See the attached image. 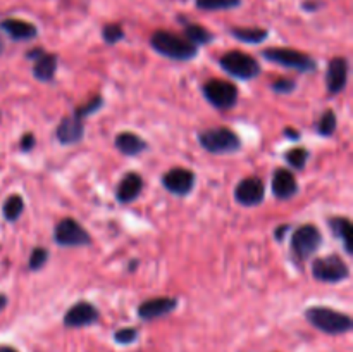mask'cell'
<instances>
[{
    "instance_id": "6da1fadb",
    "label": "cell",
    "mask_w": 353,
    "mask_h": 352,
    "mask_svg": "<svg viewBox=\"0 0 353 352\" xmlns=\"http://www.w3.org/2000/svg\"><path fill=\"white\" fill-rule=\"evenodd\" d=\"M150 45L157 54L172 59V61H192L199 55V47L190 43L186 38L165 30L154 31V35L150 37Z\"/></svg>"
},
{
    "instance_id": "7a4b0ae2",
    "label": "cell",
    "mask_w": 353,
    "mask_h": 352,
    "mask_svg": "<svg viewBox=\"0 0 353 352\" xmlns=\"http://www.w3.org/2000/svg\"><path fill=\"white\" fill-rule=\"evenodd\" d=\"M305 320L327 335H343L353 328V321L348 314L331 309L326 306H312L305 311Z\"/></svg>"
},
{
    "instance_id": "3957f363",
    "label": "cell",
    "mask_w": 353,
    "mask_h": 352,
    "mask_svg": "<svg viewBox=\"0 0 353 352\" xmlns=\"http://www.w3.org/2000/svg\"><path fill=\"white\" fill-rule=\"evenodd\" d=\"M199 144L210 154H233L241 148V138L226 126H216L199 133Z\"/></svg>"
},
{
    "instance_id": "277c9868",
    "label": "cell",
    "mask_w": 353,
    "mask_h": 352,
    "mask_svg": "<svg viewBox=\"0 0 353 352\" xmlns=\"http://www.w3.org/2000/svg\"><path fill=\"white\" fill-rule=\"evenodd\" d=\"M262 57L269 62L283 66V68L295 69L299 72H312L317 69V62L309 54L296 48L272 47L262 50Z\"/></svg>"
},
{
    "instance_id": "5b68a950",
    "label": "cell",
    "mask_w": 353,
    "mask_h": 352,
    "mask_svg": "<svg viewBox=\"0 0 353 352\" xmlns=\"http://www.w3.org/2000/svg\"><path fill=\"white\" fill-rule=\"evenodd\" d=\"M219 64L228 75L238 79H245V81H250L261 75V64L257 62V59L241 50L226 52L219 59Z\"/></svg>"
},
{
    "instance_id": "8992f818",
    "label": "cell",
    "mask_w": 353,
    "mask_h": 352,
    "mask_svg": "<svg viewBox=\"0 0 353 352\" xmlns=\"http://www.w3.org/2000/svg\"><path fill=\"white\" fill-rule=\"evenodd\" d=\"M202 93L207 102L219 110H230L238 102V86L233 81L212 78L203 83Z\"/></svg>"
},
{
    "instance_id": "52a82bcc",
    "label": "cell",
    "mask_w": 353,
    "mask_h": 352,
    "mask_svg": "<svg viewBox=\"0 0 353 352\" xmlns=\"http://www.w3.org/2000/svg\"><path fill=\"white\" fill-rule=\"evenodd\" d=\"M323 245V233L316 224H302L293 231L292 254L296 261L305 262Z\"/></svg>"
},
{
    "instance_id": "ba28073f",
    "label": "cell",
    "mask_w": 353,
    "mask_h": 352,
    "mask_svg": "<svg viewBox=\"0 0 353 352\" xmlns=\"http://www.w3.org/2000/svg\"><path fill=\"white\" fill-rule=\"evenodd\" d=\"M312 276L323 283H341L350 278V266L340 255L330 254L312 261Z\"/></svg>"
},
{
    "instance_id": "9c48e42d",
    "label": "cell",
    "mask_w": 353,
    "mask_h": 352,
    "mask_svg": "<svg viewBox=\"0 0 353 352\" xmlns=\"http://www.w3.org/2000/svg\"><path fill=\"white\" fill-rule=\"evenodd\" d=\"M54 240L61 247H85L92 244V237L85 226L72 217H64L59 221L54 230Z\"/></svg>"
},
{
    "instance_id": "30bf717a",
    "label": "cell",
    "mask_w": 353,
    "mask_h": 352,
    "mask_svg": "<svg viewBox=\"0 0 353 352\" xmlns=\"http://www.w3.org/2000/svg\"><path fill=\"white\" fill-rule=\"evenodd\" d=\"M28 59L33 61V76L38 81L48 83L55 78L59 64V55L52 52H45L43 48H31L26 54Z\"/></svg>"
},
{
    "instance_id": "8fae6325",
    "label": "cell",
    "mask_w": 353,
    "mask_h": 352,
    "mask_svg": "<svg viewBox=\"0 0 353 352\" xmlns=\"http://www.w3.org/2000/svg\"><path fill=\"white\" fill-rule=\"evenodd\" d=\"M265 199V185L261 178L257 176H248L243 178L234 188V200L240 206L254 207L262 204Z\"/></svg>"
},
{
    "instance_id": "7c38bea8",
    "label": "cell",
    "mask_w": 353,
    "mask_h": 352,
    "mask_svg": "<svg viewBox=\"0 0 353 352\" xmlns=\"http://www.w3.org/2000/svg\"><path fill=\"white\" fill-rule=\"evenodd\" d=\"M195 173L186 168H172L162 176V185H164V188L179 197L188 195L193 190V186H195Z\"/></svg>"
},
{
    "instance_id": "4fadbf2b",
    "label": "cell",
    "mask_w": 353,
    "mask_h": 352,
    "mask_svg": "<svg viewBox=\"0 0 353 352\" xmlns=\"http://www.w3.org/2000/svg\"><path fill=\"white\" fill-rule=\"evenodd\" d=\"M100 313L92 302L88 300H79V302L72 304L68 309V313L64 314V326L68 328H83L90 326V324H95L99 321Z\"/></svg>"
},
{
    "instance_id": "5bb4252c",
    "label": "cell",
    "mask_w": 353,
    "mask_h": 352,
    "mask_svg": "<svg viewBox=\"0 0 353 352\" xmlns=\"http://www.w3.org/2000/svg\"><path fill=\"white\" fill-rule=\"evenodd\" d=\"M348 71H350V64L347 57L340 55V57L331 59L326 72V86L331 95H338L347 88Z\"/></svg>"
},
{
    "instance_id": "9a60e30c",
    "label": "cell",
    "mask_w": 353,
    "mask_h": 352,
    "mask_svg": "<svg viewBox=\"0 0 353 352\" xmlns=\"http://www.w3.org/2000/svg\"><path fill=\"white\" fill-rule=\"evenodd\" d=\"M176 307H178V299L174 297H154V299L143 300L138 306V316L143 321H154L157 317L168 316Z\"/></svg>"
},
{
    "instance_id": "2e32d148",
    "label": "cell",
    "mask_w": 353,
    "mask_h": 352,
    "mask_svg": "<svg viewBox=\"0 0 353 352\" xmlns=\"http://www.w3.org/2000/svg\"><path fill=\"white\" fill-rule=\"evenodd\" d=\"M83 135H85V123L76 114L62 117L57 130H55V137L62 145L79 144L83 140Z\"/></svg>"
},
{
    "instance_id": "e0dca14e",
    "label": "cell",
    "mask_w": 353,
    "mask_h": 352,
    "mask_svg": "<svg viewBox=\"0 0 353 352\" xmlns=\"http://www.w3.org/2000/svg\"><path fill=\"white\" fill-rule=\"evenodd\" d=\"M272 193L276 199L288 200L299 193V183L290 169L278 168L272 176Z\"/></svg>"
},
{
    "instance_id": "ac0fdd59",
    "label": "cell",
    "mask_w": 353,
    "mask_h": 352,
    "mask_svg": "<svg viewBox=\"0 0 353 352\" xmlns=\"http://www.w3.org/2000/svg\"><path fill=\"white\" fill-rule=\"evenodd\" d=\"M0 30L6 31L16 41H28L38 37V28L33 23L16 19V17H7V19L0 21Z\"/></svg>"
},
{
    "instance_id": "d6986e66",
    "label": "cell",
    "mask_w": 353,
    "mask_h": 352,
    "mask_svg": "<svg viewBox=\"0 0 353 352\" xmlns=\"http://www.w3.org/2000/svg\"><path fill=\"white\" fill-rule=\"evenodd\" d=\"M143 190V178H141L138 173L130 171L123 176V179L119 182L116 188V199L119 200L121 204L133 202L138 195Z\"/></svg>"
},
{
    "instance_id": "ffe728a7",
    "label": "cell",
    "mask_w": 353,
    "mask_h": 352,
    "mask_svg": "<svg viewBox=\"0 0 353 352\" xmlns=\"http://www.w3.org/2000/svg\"><path fill=\"white\" fill-rule=\"evenodd\" d=\"M114 145L124 155H138L148 148L147 141L140 135L133 133V131H121V133H117Z\"/></svg>"
},
{
    "instance_id": "44dd1931",
    "label": "cell",
    "mask_w": 353,
    "mask_h": 352,
    "mask_svg": "<svg viewBox=\"0 0 353 352\" xmlns=\"http://www.w3.org/2000/svg\"><path fill=\"white\" fill-rule=\"evenodd\" d=\"M330 228L333 231V235L336 238H340L343 242V247L347 251V254H353V247H352V233H353V226L352 221L348 219L347 216H333L330 221Z\"/></svg>"
},
{
    "instance_id": "7402d4cb",
    "label": "cell",
    "mask_w": 353,
    "mask_h": 352,
    "mask_svg": "<svg viewBox=\"0 0 353 352\" xmlns=\"http://www.w3.org/2000/svg\"><path fill=\"white\" fill-rule=\"evenodd\" d=\"M183 33H185V37L183 38H186V40H188L192 45H195V47H199V45L212 43L214 38H216L212 35V31H209L205 26L196 23H186Z\"/></svg>"
},
{
    "instance_id": "603a6c76",
    "label": "cell",
    "mask_w": 353,
    "mask_h": 352,
    "mask_svg": "<svg viewBox=\"0 0 353 352\" xmlns=\"http://www.w3.org/2000/svg\"><path fill=\"white\" fill-rule=\"evenodd\" d=\"M230 33L233 35V38H236L238 41H243V43H262L269 37V31L264 28L234 26L231 28Z\"/></svg>"
},
{
    "instance_id": "cb8c5ba5",
    "label": "cell",
    "mask_w": 353,
    "mask_h": 352,
    "mask_svg": "<svg viewBox=\"0 0 353 352\" xmlns=\"http://www.w3.org/2000/svg\"><path fill=\"white\" fill-rule=\"evenodd\" d=\"M23 211H24L23 197L17 195V193L7 197L6 202H3V207H2L3 217H6L7 221H10V223L17 221L19 219L21 214H23Z\"/></svg>"
},
{
    "instance_id": "d4e9b609",
    "label": "cell",
    "mask_w": 353,
    "mask_h": 352,
    "mask_svg": "<svg viewBox=\"0 0 353 352\" xmlns=\"http://www.w3.org/2000/svg\"><path fill=\"white\" fill-rule=\"evenodd\" d=\"M309 157H310V152H309V148H305V147H293L285 154L286 162H288L293 169H299V171L300 169L305 168Z\"/></svg>"
},
{
    "instance_id": "484cf974",
    "label": "cell",
    "mask_w": 353,
    "mask_h": 352,
    "mask_svg": "<svg viewBox=\"0 0 353 352\" xmlns=\"http://www.w3.org/2000/svg\"><path fill=\"white\" fill-rule=\"evenodd\" d=\"M336 126H338V119L334 110L333 109L324 110L319 123H317V131H319L321 137H333V133L336 131Z\"/></svg>"
},
{
    "instance_id": "4316f807",
    "label": "cell",
    "mask_w": 353,
    "mask_h": 352,
    "mask_svg": "<svg viewBox=\"0 0 353 352\" xmlns=\"http://www.w3.org/2000/svg\"><path fill=\"white\" fill-rule=\"evenodd\" d=\"M103 107V97L102 95H93L90 97L88 100H86L85 104H81V106H78L74 109V113L78 117H81V119H85V117L92 116V114H95L97 110H100Z\"/></svg>"
},
{
    "instance_id": "83f0119b",
    "label": "cell",
    "mask_w": 353,
    "mask_h": 352,
    "mask_svg": "<svg viewBox=\"0 0 353 352\" xmlns=\"http://www.w3.org/2000/svg\"><path fill=\"white\" fill-rule=\"evenodd\" d=\"M241 6V0H196V7L202 10H228Z\"/></svg>"
},
{
    "instance_id": "f1b7e54d",
    "label": "cell",
    "mask_w": 353,
    "mask_h": 352,
    "mask_svg": "<svg viewBox=\"0 0 353 352\" xmlns=\"http://www.w3.org/2000/svg\"><path fill=\"white\" fill-rule=\"evenodd\" d=\"M102 38L105 43L109 45H114L117 43V41H121L124 38V30L121 24L117 23H110V24H105V26L102 28Z\"/></svg>"
},
{
    "instance_id": "f546056e",
    "label": "cell",
    "mask_w": 353,
    "mask_h": 352,
    "mask_svg": "<svg viewBox=\"0 0 353 352\" xmlns=\"http://www.w3.org/2000/svg\"><path fill=\"white\" fill-rule=\"evenodd\" d=\"M48 261V251L43 247H34L30 254V261H28V268L31 271H38L43 268Z\"/></svg>"
},
{
    "instance_id": "4dcf8cb0",
    "label": "cell",
    "mask_w": 353,
    "mask_h": 352,
    "mask_svg": "<svg viewBox=\"0 0 353 352\" xmlns=\"http://www.w3.org/2000/svg\"><path fill=\"white\" fill-rule=\"evenodd\" d=\"M137 338H138V330L137 328H131V326L121 328V330H117L116 333H114V340L121 345L133 344Z\"/></svg>"
},
{
    "instance_id": "1f68e13d",
    "label": "cell",
    "mask_w": 353,
    "mask_h": 352,
    "mask_svg": "<svg viewBox=\"0 0 353 352\" xmlns=\"http://www.w3.org/2000/svg\"><path fill=\"white\" fill-rule=\"evenodd\" d=\"M271 88L274 90L276 93L288 95V93H293L296 90V81L293 78H278L274 83H272Z\"/></svg>"
},
{
    "instance_id": "d6a6232c",
    "label": "cell",
    "mask_w": 353,
    "mask_h": 352,
    "mask_svg": "<svg viewBox=\"0 0 353 352\" xmlns=\"http://www.w3.org/2000/svg\"><path fill=\"white\" fill-rule=\"evenodd\" d=\"M34 144H37V138H34V135L24 133L23 138H21V141H19V148L23 152H30L31 148L34 147Z\"/></svg>"
},
{
    "instance_id": "836d02e7",
    "label": "cell",
    "mask_w": 353,
    "mask_h": 352,
    "mask_svg": "<svg viewBox=\"0 0 353 352\" xmlns=\"http://www.w3.org/2000/svg\"><path fill=\"white\" fill-rule=\"evenodd\" d=\"M288 230H290V224H281V226L276 228V231H274L276 240L283 242V238L286 237V233H288Z\"/></svg>"
},
{
    "instance_id": "e575fe53",
    "label": "cell",
    "mask_w": 353,
    "mask_h": 352,
    "mask_svg": "<svg viewBox=\"0 0 353 352\" xmlns=\"http://www.w3.org/2000/svg\"><path fill=\"white\" fill-rule=\"evenodd\" d=\"M283 135H286V138H290V140H300V131L295 130V128H285V131H283Z\"/></svg>"
},
{
    "instance_id": "d590c367",
    "label": "cell",
    "mask_w": 353,
    "mask_h": 352,
    "mask_svg": "<svg viewBox=\"0 0 353 352\" xmlns=\"http://www.w3.org/2000/svg\"><path fill=\"white\" fill-rule=\"evenodd\" d=\"M321 6H323V3H321ZM321 6H316V2H305V3H303V9H305V10H316L317 7H321Z\"/></svg>"
},
{
    "instance_id": "8d00e7d4",
    "label": "cell",
    "mask_w": 353,
    "mask_h": 352,
    "mask_svg": "<svg viewBox=\"0 0 353 352\" xmlns=\"http://www.w3.org/2000/svg\"><path fill=\"white\" fill-rule=\"evenodd\" d=\"M7 300H9V299H7V297L3 295V293H0V313H2V311L6 309V306H7Z\"/></svg>"
},
{
    "instance_id": "74e56055",
    "label": "cell",
    "mask_w": 353,
    "mask_h": 352,
    "mask_svg": "<svg viewBox=\"0 0 353 352\" xmlns=\"http://www.w3.org/2000/svg\"><path fill=\"white\" fill-rule=\"evenodd\" d=\"M137 266H138V261H131L130 262V266H128V271H134V269H137Z\"/></svg>"
},
{
    "instance_id": "f35d334b",
    "label": "cell",
    "mask_w": 353,
    "mask_h": 352,
    "mask_svg": "<svg viewBox=\"0 0 353 352\" xmlns=\"http://www.w3.org/2000/svg\"><path fill=\"white\" fill-rule=\"evenodd\" d=\"M0 352H17L14 347H7V345H3V347H0Z\"/></svg>"
},
{
    "instance_id": "ab89813d",
    "label": "cell",
    "mask_w": 353,
    "mask_h": 352,
    "mask_svg": "<svg viewBox=\"0 0 353 352\" xmlns=\"http://www.w3.org/2000/svg\"><path fill=\"white\" fill-rule=\"evenodd\" d=\"M2 52H3V41L0 40V54H2Z\"/></svg>"
}]
</instances>
